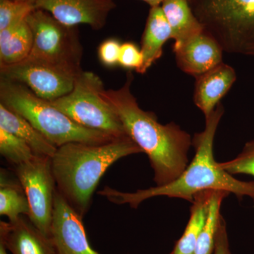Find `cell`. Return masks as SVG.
<instances>
[{
    "mask_svg": "<svg viewBox=\"0 0 254 254\" xmlns=\"http://www.w3.org/2000/svg\"><path fill=\"white\" fill-rule=\"evenodd\" d=\"M133 80L129 71L122 88H104L101 95L118 115L127 136L148 155L156 186H163L176 180L187 168L192 139L179 125H162L154 113L140 108L130 90Z\"/></svg>",
    "mask_w": 254,
    "mask_h": 254,
    "instance_id": "cell-1",
    "label": "cell"
},
{
    "mask_svg": "<svg viewBox=\"0 0 254 254\" xmlns=\"http://www.w3.org/2000/svg\"><path fill=\"white\" fill-rule=\"evenodd\" d=\"M224 111L223 106L219 103L205 118L204 130L195 133L192 139V146L195 148L193 160L173 182L134 192L120 191L105 187L98 194L112 203L128 204L133 208H138L144 200L157 196L180 198L192 203L197 193L205 190H223L238 198L250 197L254 202V182L237 180L222 170L214 156V139Z\"/></svg>",
    "mask_w": 254,
    "mask_h": 254,
    "instance_id": "cell-2",
    "label": "cell"
},
{
    "mask_svg": "<svg viewBox=\"0 0 254 254\" xmlns=\"http://www.w3.org/2000/svg\"><path fill=\"white\" fill-rule=\"evenodd\" d=\"M143 153L129 137L102 144L69 143L58 148L51 158L57 190L82 217L91 204L100 179L115 162Z\"/></svg>",
    "mask_w": 254,
    "mask_h": 254,
    "instance_id": "cell-3",
    "label": "cell"
},
{
    "mask_svg": "<svg viewBox=\"0 0 254 254\" xmlns=\"http://www.w3.org/2000/svg\"><path fill=\"white\" fill-rule=\"evenodd\" d=\"M0 100L8 109L27 120L56 148L69 143L102 144L117 139L78 125L22 83L1 78Z\"/></svg>",
    "mask_w": 254,
    "mask_h": 254,
    "instance_id": "cell-4",
    "label": "cell"
},
{
    "mask_svg": "<svg viewBox=\"0 0 254 254\" xmlns=\"http://www.w3.org/2000/svg\"><path fill=\"white\" fill-rule=\"evenodd\" d=\"M204 31L224 52L254 57V0H190Z\"/></svg>",
    "mask_w": 254,
    "mask_h": 254,
    "instance_id": "cell-5",
    "label": "cell"
},
{
    "mask_svg": "<svg viewBox=\"0 0 254 254\" xmlns=\"http://www.w3.org/2000/svg\"><path fill=\"white\" fill-rule=\"evenodd\" d=\"M103 89L98 75L82 70L76 76L72 91L50 103L82 127L114 138L127 137L118 115L102 96Z\"/></svg>",
    "mask_w": 254,
    "mask_h": 254,
    "instance_id": "cell-6",
    "label": "cell"
},
{
    "mask_svg": "<svg viewBox=\"0 0 254 254\" xmlns=\"http://www.w3.org/2000/svg\"><path fill=\"white\" fill-rule=\"evenodd\" d=\"M26 21L33 37L29 56L81 72L83 48L76 26H66L39 9L31 11Z\"/></svg>",
    "mask_w": 254,
    "mask_h": 254,
    "instance_id": "cell-7",
    "label": "cell"
},
{
    "mask_svg": "<svg viewBox=\"0 0 254 254\" xmlns=\"http://www.w3.org/2000/svg\"><path fill=\"white\" fill-rule=\"evenodd\" d=\"M14 168L29 203L28 218L38 230L50 237L57 190L51 158L36 155Z\"/></svg>",
    "mask_w": 254,
    "mask_h": 254,
    "instance_id": "cell-8",
    "label": "cell"
},
{
    "mask_svg": "<svg viewBox=\"0 0 254 254\" xmlns=\"http://www.w3.org/2000/svg\"><path fill=\"white\" fill-rule=\"evenodd\" d=\"M78 73L31 56L14 64H0L1 78L22 83L37 96L48 101L72 91Z\"/></svg>",
    "mask_w": 254,
    "mask_h": 254,
    "instance_id": "cell-9",
    "label": "cell"
},
{
    "mask_svg": "<svg viewBox=\"0 0 254 254\" xmlns=\"http://www.w3.org/2000/svg\"><path fill=\"white\" fill-rule=\"evenodd\" d=\"M82 219L57 190L50 235L57 254H99L90 245Z\"/></svg>",
    "mask_w": 254,
    "mask_h": 254,
    "instance_id": "cell-10",
    "label": "cell"
},
{
    "mask_svg": "<svg viewBox=\"0 0 254 254\" xmlns=\"http://www.w3.org/2000/svg\"><path fill=\"white\" fill-rule=\"evenodd\" d=\"M34 6L48 11L66 26L87 24L100 30L116 5L113 0H37Z\"/></svg>",
    "mask_w": 254,
    "mask_h": 254,
    "instance_id": "cell-11",
    "label": "cell"
},
{
    "mask_svg": "<svg viewBox=\"0 0 254 254\" xmlns=\"http://www.w3.org/2000/svg\"><path fill=\"white\" fill-rule=\"evenodd\" d=\"M177 66L195 78L222 63L223 50L215 39L203 31L173 46Z\"/></svg>",
    "mask_w": 254,
    "mask_h": 254,
    "instance_id": "cell-12",
    "label": "cell"
},
{
    "mask_svg": "<svg viewBox=\"0 0 254 254\" xmlns=\"http://www.w3.org/2000/svg\"><path fill=\"white\" fill-rule=\"evenodd\" d=\"M0 241L12 254H57L52 239L26 215L14 222H0Z\"/></svg>",
    "mask_w": 254,
    "mask_h": 254,
    "instance_id": "cell-13",
    "label": "cell"
},
{
    "mask_svg": "<svg viewBox=\"0 0 254 254\" xmlns=\"http://www.w3.org/2000/svg\"><path fill=\"white\" fill-rule=\"evenodd\" d=\"M196 78L193 100L195 105L208 118L237 79L232 66L223 63Z\"/></svg>",
    "mask_w": 254,
    "mask_h": 254,
    "instance_id": "cell-14",
    "label": "cell"
},
{
    "mask_svg": "<svg viewBox=\"0 0 254 254\" xmlns=\"http://www.w3.org/2000/svg\"><path fill=\"white\" fill-rule=\"evenodd\" d=\"M170 39H172L171 28L161 6L150 7L142 37L143 64L138 73L146 72L152 64L161 58L164 45Z\"/></svg>",
    "mask_w": 254,
    "mask_h": 254,
    "instance_id": "cell-15",
    "label": "cell"
},
{
    "mask_svg": "<svg viewBox=\"0 0 254 254\" xmlns=\"http://www.w3.org/2000/svg\"><path fill=\"white\" fill-rule=\"evenodd\" d=\"M0 128H4L26 142L37 156L52 158L58 150L27 120L19 114L8 109L1 103Z\"/></svg>",
    "mask_w": 254,
    "mask_h": 254,
    "instance_id": "cell-16",
    "label": "cell"
},
{
    "mask_svg": "<svg viewBox=\"0 0 254 254\" xmlns=\"http://www.w3.org/2000/svg\"><path fill=\"white\" fill-rule=\"evenodd\" d=\"M161 8L171 28L174 46L204 31L190 7V0H165Z\"/></svg>",
    "mask_w": 254,
    "mask_h": 254,
    "instance_id": "cell-17",
    "label": "cell"
},
{
    "mask_svg": "<svg viewBox=\"0 0 254 254\" xmlns=\"http://www.w3.org/2000/svg\"><path fill=\"white\" fill-rule=\"evenodd\" d=\"M33 43V33L26 19L0 31V64H14L26 59Z\"/></svg>",
    "mask_w": 254,
    "mask_h": 254,
    "instance_id": "cell-18",
    "label": "cell"
},
{
    "mask_svg": "<svg viewBox=\"0 0 254 254\" xmlns=\"http://www.w3.org/2000/svg\"><path fill=\"white\" fill-rule=\"evenodd\" d=\"M212 191L205 190L195 195L186 229L171 254H194L200 232L206 220Z\"/></svg>",
    "mask_w": 254,
    "mask_h": 254,
    "instance_id": "cell-19",
    "label": "cell"
},
{
    "mask_svg": "<svg viewBox=\"0 0 254 254\" xmlns=\"http://www.w3.org/2000/svg\"><path fill=\"white\" fill-rule=\"evenodd\" d=\"M0 214L7 217L9 222L30 215L29 203L21 183L18 178L13 180L4 169H1L0 176Z\"/></svg>",
    "mask_w": 254,
    "mask_h": 254,
    "instance_id": "cell-20",
    "label": "cell"
},
{
    "mask_svg": "<svg viewBox=\"0 0 254 254\" xmlns=\"http://www.w3.org/2000/svg\"><path fill=\"white\" fill-rule=\"evenodd\" d=\"M230 193L223 190H213L209 200L208 214L194 254H213L222 215V201Z\"/></svg>",
    "mask_w": 254,
    "mask_h": 254,
    "instance_id": "cell-21",
    "label": "cell"
},
{
    "mask_svg": "<svg viewBox=\"0 0 254 254\" xmlns=\"http://www.w3.org/2000/svg\"><path fill=\"white\" fill-rule=\"evenodd\" d=\"M0 153L14 167L36 156L26 142L2 128H0Z\"/></svg>",
    "mask_w": 254,
    "mask_h": 254,
    "instance_id": "cell-22",
    "label": "cell"
},
{
    "mask_svg": "<svg viewBox=\"0 0 254 254\" xmlns=\"http://www.w3.org/2000/svg\"><path fill=\"white\" fill-rule=\"evenodd\" d=\"M34 9L35 6L28 3L0 0V31L22 22Z\"/></svg>",
    "mask_w": 254,
    "mask_h": 254,
    "instance_id": "cell-23",
    "label": "cell"
},
{
    "mask_svg": "<svg viewBox=\"0 0 254 254\" xmlns=\"http://www.w3.org/2000/svg\"><path fill=\"white\" fill-rule=\"evenodd\" d=\"M219 165L232 175L244 174L254 177V140L247 142L236 158L219 163Z\"/></svg>",
    "mask_w": 254,
    "mask_h": 254,
    "instance_id": "cell-24",
    "label": "cell"
},
{
    "mask_svg": "<svg viewBox=\"0 0 254 254\" xmlns=\"http://www.w3.org/2000/svg\"><path fill=\"white\" fill-rule=\"evenodd\" d=\"M143 64V55L140 50L132 43L122 44L119 64L124 68L135 69L138 73Z\"/></svg>",
    "mask_w": 254,
    "mask_h": 254,
    "instance_id": "cell-25",
    "label": "cell"
},
{
    "mask_svg": "<svg viewBox=\"0 0 254 254\" xmlns=\"http://www.w3.org/2000/svg\"><path fill=\"white\" fill-rule=\"evenodd\" d=\"M121 46L118 40L113 38L103 42L98 48V58L101 63L109 67L119 64Z\"/></svg>",
    "mask_w": 254,
    "mask_h": 254,
    "instance_id": "cell-26",
    "label": "cell"
},
{
    "mask_svg": "<svg viewBox=\"0 0 254 254\" xmlns=\"http://www.w3.org/2000/svg\"><path fill=\"white\" fill-rule=\"evenodd\" d=\"M213 254H230L226 225H225V220L222 216L220 219Z\"/></svg>",
    "mask_w": 254,
    "mask_h": 254,
    "instance_id": "cell-27",
    "label": "cell"
},
{
    "mask_svg": "<svg viewBox=\"0 0 254 254\" xmlns=\"http://www.w3.org/2000/svg\"><path fill=\"white\" fill-rule=\"evenodd\" d=\"M143 1L148 3L150 5V7H153V6H161L162 3L165 0H143Z\"/></svg>",
    "mask_w": 254,
    "mask_h": 254,
    "instance_id": "cell-28",
    "label": "cell"
},
{
    "mask_svg": "<svg viewBox=\"0 0 254 254\" xmlns=\"http://www.w3.org/2000/svg\"><path fill=\"white\" fill-rule=\"evenodd\" d=\"M0 254H8L7 249L1 241H0Z\"/></svg>",
    "mask_w": 254,
    "mask_h": 254,
    "instance_id": "cell-29",
    "label": "cell"
},
{
    "mask_svg": "<svg viewBox=\"0 0 254 254\" xmlns=\"http://www.w3.org/2000/svg\"><path fill=\"white\" fill-rule=\"evenodd\" d=\"M16 1H23V2L28 3V4H31L34 6L35 4H36L37 0H16Z\"/></svg>",
    "mask_w": 254,
    "mask_h": 254,
    "instance_id": "cell-30",
    "label": "cell"
}]
</instances>
